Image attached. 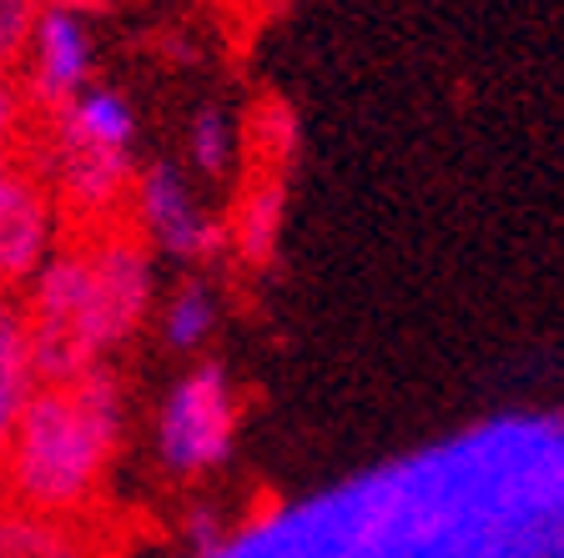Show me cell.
I'll return each mask as SVG.
<instances>
[{"label":"cell","mask_w":564,"mask_h":558,"mask_svg":"<svg viewBox=\"0 0 564 558\" xmlns=\"http://www.w3.org/2000/svg\"><path fill=\"white\" fill-rule=\"evenodd\" d=\"M127 221L137 227V237L147 247H162V252L182 256V262H207V256H217L227 247L223 221L202 211L187 176L172 162H152L137 172Z\"/></svg>","instance_id":"277c9868"},{"label":"cell","mask_w":564,"mask_h":558,"mask_svg":"<svg viewBox=\"0 0 564 558\" xmlns=\"http://www.w3.org/2000/svg\"><path fill=\"white\" fill-rule=\"evenodd\" d=\"M121 428L127 403L106 362L70 387H35L0 453V513L76 524L117 458Z\"/></svg>","instance_id":"6da1fadb"},{"label":"cell","mask_w":564,"mask_h":558,"mask_svg":"<svg viewBox=\"0 0 564 558\" xmlns=\"http://www.w3.org/2000/svg\"><path fill=\"white\" fill-rule=\"evenodd\" d=\"M217 332V297L202 282H182L162 313V342L172 352H202Z\"/></svg>","instance_id":"9c48e42d"},{"label":"cell","mask_w":564,"mask_h":558,"mask_svg":"<svg viewBox=\"0 0 564 558\" xmlns=\"http://www.w3.org/2000/svg\"><path fill=\"white\" fill-rule=\"evenodd\" d=\"M217 6H227V11H237V15H258L268 0H217Z\"/></svg>","instance_id":"2e32d148"},{"label":"cell","mask_w":564,"mask_h":558,"mask_svg":"<svg viewBox=\"0 0 564 558\" xmlns=\"http://www.w3.org/2000/svg\"><path fill=\"white\" fill-rule=\"evenodd\" d=\"M21 70L25 76H15V81L25 91L31 117H56L66 101H76L86 91V76H91V35H86L82 15L51 0L31 31Z\"/></svg>","instance_id":"8992f818"},{"label":"cell","mask_w":564,"mask_h":558,"mask_svg":"<svg viewBox=\"0 0 564 558\" xmlns=\"http://www.w3.org/2000/svg\"><path fill=\"white\" fill-rule=\"evenodd\" d=\"M51 0H0V70H21V56L31 46V31Z\"/></svg>","instance_id":"7c38bea8"},{"label":"cell","mask_w":564,"mask_h":558,"mask_svg":"<svg viewBox=\"0 0 564 558\" xmlns=\"http://www.w3.org/2000/svg\"><path fill=\"white\" fill-rule=\"evenodd\" d=\"M187 156L202 176H227L237 156V121L227 117L223 106H202L187 127Z\"/></svg>","instance_id":"30bf717a"},{"label":"cell","mask_w":564,"mask_h":558,"mask_svg":"<svg viewBox=\"0 0 564 558\" xmlns=\"http://www.w3.org/2000/svg\"><path fill=\"white\" fill-rule=\"evenodd\" d=\"M192 544H197L202 558L217 554V544H223V534H217V513H192Z\"/></svg>","instance_id":"5bb4252c"},{"label":"cell","mask_w":564,"mask_h":558,"mask_svg":"<svg viewBox=\"0 0 564 558\" xmlns=\"http://www.w3.org/2000/svg\"><path fill=\"white\" fill-rule=\"evenodd\" d=\"M31 393L35 378H31V348H25L21 292H0V453H6L11 428Z\"/></svg>","instance_id":"ba28073f"},{"label":"cell","mask_w":564,"mask_h":558,"mask_svg":"<svg viewBox=\"0 0 564 558\" xmlns=\"http://www.w3.org/2000/svg\"><path fill=\"white\" fill-rule=\"evenodd\" d=\"M31 136V106L11 70H0V146H25Z\"/></svg>","instance_id":"4fadbf2b"},{"label":"cell","mask_w":564,"mask_h":558,"mask_svg":"<svg viewBox=\"0 0 564 558\" xmlns=\"http://www.w3.org/2000/svg\"><path fill=\"white\" fill-rule=\"evenodd\" d=\"M247 136H252V152L262 156V172H282L288 156H293V146H297V121L288 117V106L268 101L258 117H252Z\"/></svg>","instance_id":"8fae6325"},{"label":"cell","mask_w":564,"mask_h":558,"mask_svg":"<svg viewBox=\"0 0 564 558\" xmlns=\"http://www.w3.org/2000/svg\"><path fill=\"white\" fill-rule=\"evenodd\" d=\"M76 242L86 272V317H91V338L101 358L131 342L141 322L152 317V247L137 237L131 221H111L96 232H61Z\"/></svg>","instance_id":"7a4b0ae2"},{"label":"cell","mask_w":564,"mask_h":558,"mask_svg":"<svg viewBox=\"0 0 564 558\" xmlns=\"http://www.w3.org/2000/svg\"><path fill=\"white\" fill-rule=\"evenodd\" d=\"M282 211H288L282 172L247 176L242 197H237V207H232V221L223 227L247 267H262V262L272 256V247H278V237H282Z\"/></svg>","instance_id":"52a82bcc"},{"label":"cell","mask_w":564,"mask_h":558,"mask_svg":"<svg viewBox=\"0 0 564 558\" xmlns=\"http://www.w3.org/2000/svg\"><path fill=\"white\" fill-rule=\"evenodd\" d=\"M61 242V217L51 186L25 152L0 176V292H25V282L46 267Z\"/></svg>","instance_id":"5b68a950"},{"label":"cell","mask_w":564,"mask_h":558,"mask_svg":"<svg viewBox=\"0 0 564 558\" xmlns=\"http://www.w3.org/2000/svg\"><path fill=\"white\" fill-rule=\"evenodd\" d=\"M237 438V393L227 368L197 362L172 383L156 413V453L176 478H197L223 468Z\"/></svg>","instance_id":"3957f363"},{"label":"cell","mask_w":564,"mask_h":558,"mask_svg":"<svg viewBox=\"0 0 564 558\" xmlns=\"http://www.w3.org/2000/svg\"><path fill=\"white\" fill-rule=\"evenodd\" d=\"M25 152H31V136H25V146H0V176L11 172V166H15V162H21V156H25Z\"/></svg>","instance_id":"9a60e30c"},{"label":"cell","mask_w":564,"mask_h":558,"mask_svg":"<svg viewBox=\"0 0 564 558\" xmlns=\"http://www.w3.org/2000/svg\"><path fill=\"white\" fill-rule=\"evenodd\" d=\"M61 558H82V554H61Z\"/></svg>","instance_id":"e0dca14e"}]
</instances>
